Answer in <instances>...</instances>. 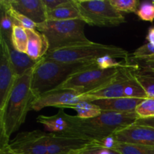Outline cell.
<instances>
[{
	"instance_id": "17",
	"label": "cell",
	"mask_w": 154,
	"mask_h": 154,
	"mask_svg": "<svg viewBox=\"0 0 154 154\" xmlns=\"http://www.w3.org/2000/svg\"><path fill=\"white\" fill-rule=\"evenodd\" d=\"M11 61L17 76L20 77L29 69L34 68L40 60L36 61L29 57L26 53L20 52L13 48L11 42H7Z\"/></svg>"
},
{
	"instance_id": "37",
	"label": "cell",
	"mask_w": 154,
	"mask_h": 154,
	"mask_svg": "<svg viewBox=\"0 0 154 154\" xmlns=\"http://www.w3.org/2000/svg\"><path fill=\"white\" fill-rule=\"evenodd\" d=\"M146 40L148 41L149 43L154 45V26H151L148 29V32L146 36Z\"/></svg>"
},
{
	"instance_id": "12",
	"label": "cell",
	"mask_w": 154,
	"mask_h": 154,
	"mask_svg": "<svg viewBox=\"0 0 154 154\" xmlns=\"http://www.w3.org/2000/svg\"><path fill=\"white\" fill-rule=\"evenodd\" d=\"M36 121L45 126L50 133L75 136L73 116L66 114L64 108H60L57 114L53 116H38Z\"/></svg>"
},
{
	"instance_id": "13",
	"label": "cell",
	"mask_w": 154,
	"mask_h": 154,
	"mask_svg": "<svg viewBox=\"0 0 154 154\" xmlns=\"http://www.w3.org/2000/svg\"><path fill=\"white\" fill-rule=\"evenodd\" d=\"M118 142L154 146V128L132 124L114 134Z\"/></svg>"
},
{
	"instance_id": "24",
	"label": "cell",
	"mask_w": 154,
	"mask_h": 154,
	"mask_svg": "<svg viewBox=\"0 0 154 154\" xmlns=\"http://www.w3.org/2000/svg\"><path fill=\"white\" fill-rule=\"evenodd\" d=\"M0 4L4 5L5 8L7 9L9 14H10L11 16L12 17V18L15 20L17 25L20 26L26 29H36L37 25H36L33 21H32L31 20L29 19L28 17L24 16L23 14H20V12L14 10V9L11 6V5L9 4L8 0H1V1H0Z\"/></svg>"
},
{
	"instance_id": "35",
	"label": "cell",
	"mask_w": 154,
	"mask_h": 154,
	"mask_svg": "<svg viewBox=\"0 0 154 154\" xmlns=\"http://www.w3.org/2000/svg\"><path fill=\"white\" fill-rule=\"evenodd\" d=\"M134 124L139 125V126H147L154 128V117L148 119H138Z\"/></svg>"
},
{
	"instance_id": "21",
	"label": "cell",
	"mask_w": 154,
	"mask_h": 154,
	"mask_svg": "<svg viewBox=\"0 0 154 154\" xmlns=\"http://www.w3.org/2000/svg\"><path fill=\"white\" fill-rule=\"evenodd\" d=\"M1 9V27H0V37L3 38L5 42H11L13 28L17 25L14 20L9 14L4 5L0 4Z\"/></svg>"
},
{
	"instance_id": "38",
	"label": "cell",
	"mask_w": 154,
	"mask_h": 154,
	"mask_svg": "<svg viewBox=\"0 0 154 154\" xmlns=\"http://www.w3.org/2000/svg\"><path fill=\"white\" fill-rule=\"evenodd\" d=\"M150 60H154V55L151 56V57H147V58L142 59V60H139L138 61L140 62H145V61H150Z\"/></svg>"
},
{
	"instance_id": "9",
	"label": "cell",
	"mask_w": 154,
	"mask_h": 154,
	"mask_svg": "<svg viewBox=\"0 0 154 154\" xmlns=\"http://www.w3.org/2000/svg\"><path fill=\"white\" fill-rule=\"evenodd\" d=\"M10 146L20 154H48V133L38 129L20 132Z\"/></svg>"
},
{
	"instance_id": "25",
	"label": "cell",
	"mask_w": 154,
	"mask_h": 154,
	"mask_svg": "<svg viewBox=\"0 0 154 154\" xmlns=\"http://www.w3.org/2000/svg\"><path fill=\"white\" fill-rule=\"evenodd\" d=\"M116 150L121 154H154V146L119 142Z\"/></svg>"
},
{
	"instance_id": "36",
	"label": "cell",
	"mask_w": 154,
	"mask_h": 154,
	"mask_svg": "<svg viewBox=\"0 0 154 154\" xmlns=\"http://www.w3.org/2000/svg\"><path fill=\"white\" fill-rule=\"evenodd\" d=\"M141 63H142V69L144 70L153 71L154 72V60L141 62Z\"/></svg>"
},
{
	"instance_id": "14",
	"label": "cell",
	"mask_w": 154,
	"mask_h": 154,
	"mask_svg": "<svg viewBox=\"0 0 154 154\" xmlns=\"http://www.w3.org/2000/svg\"><path fill=\"white\" fill-rule=\"evenodd\" d=\"M8 2L14 10L28 17L36 25L48 20L43 0H8Z\"/></svg>"
},
{
	"instance_id": "26",
	"label": "cell",
	"mask_w": 154,
	"mask_h": 154,
	"mask_svg": "<svg viewBox=\"0 0 154 154\" xmlns=\"http://www.w3.org/2000/svg\"><path fill=\"white\" fill-rule=\"evenodd\" d=\"M138 119H148L154 117V98L144 99L135 109Z\"/></svg>"
},
{
	"instance_id": "5",
	"label": "cell",
	"mask_w": 154,
	"mask_h": 154,
	"mask_svg": "<svg viewBox=\"0 0 154 154\" xmlns=\"http://www.w3.org/2000/svg\"><path fill=\"white\" fill-rule=\"evenodd\" d=\"M105 57L127 60L129 53L120 47L92 42L73 48L49 51L45 58L63 63H94L99 58Z\"/></svg>"
},
{
	"instance_id": "34",
	"label": "cell",
	"mask_w": 154,
	"mask_h": 154,
	"mask_svg": "<svg viewBox=\"0 0 154 154\" xmlns=\"http://www.w3.org/2000/svg\"><path fill=\"white\" fill-rule=\"evenodd\" d=\"M0 154H20L15 152L11 147L9 139L0 138Z\"/></svg>"
},
{
	"instance_id": "3",
	"label": "cell",
	"mask_w": 154,
	"mask_h": 154,
	"mask_svg": "<svg viewBox=\"0 0 154 154\" xmlns=\"http://www.w3.org/2000/svg\"><path fill=\"white\" fill-rule=\"evenodd\" d=\"M94 63H63L44 57L35 67L32 79L31 88L35 99L57 88L71 75Z\"/></svg>"
},
{
	"instance_id": "2",
	"label": "cell",
	"mask_w": 154,
	"mask_h": 154,
	"mask_svg": "<svg viewBox=\"0 0 154 154\" xmlns=\"http://www.w3.org/2000/svg\"><path fill=\"white\" fill-rule=\"evenodd\" d=\"M138 119L135 113L110 111H103L100 115L90 119L73 116L75 136L91 141H100L134 124Z\"/></svg>"
},
{
	"instance_id": "11",
	"label": "cell",
	"mask_w": 154,
	"mask_h": 154,
	"mask_svg": "<svg viewBox=\"0 0 154 154\" xmlns=\"http://www.w3.org/2000/svg\"><path fill=\"white\" fill-rule=\"evenodd\" d=\"M90 142L79 137L48 133V154H76Z\"/></svg>"
},
{
	"instance_id": "8",
	"label": "cell",
	"mask_w": 154,
	"mask_h": 154,
	"mask_svg": "<svg viewBox=\"0 0 154 154\" xmlns=\"http://www.w3.org/2000/svg\"><path fill=\"white\" fill-rule=\"evenodd\" d=\"M0 112H2L17 78L11 61L8 47L2 37H0Z\"/></svg>"
},
{
	"instance_id": "32",
	"label": "cell",
	"mask_w": 154,
	"mask_h": 154,
	"mask_svg": "<svg viewBox=\"0 0 154 154\" xmlns=\"http://www.w3.org/2000/svg\"><path fill=\"white\" fill-rule=\"evenodd\" d=\"M96 142L98 145L102 146V147H105V148L108 149H113V150H116V147L118 145L119 142L117 141V139L114 137V135H109V136L106 137V138H103V139L100 140V141H93Z\"/></svg>"
},
{
	"instance_id": "16",
	"label": "cell",
	"mask_w": 154,
	"mask_h": 154,
	"mask_svg": "<svg viewBox=\"0 0 154 154\" xmlns=\"http://www.w3.org/2000/svg\"><path fill=\"white\" fill-rule=\"evenodd\" d=\"M28 36V45L26 54L32 60L38 61L46 56L49 44L45 35L37 29H26Z\"/></svg>"
},
{
	"instance_id": "23",
	"label": "cell",
	"mask_w": 154,
	"mask_h": 154,
	"mask_svg": "<svg viewBox=\"0 0 154 154\" xmlns=\"http://www.w3.org/2000/svg\"><path fill=\"white\" fill-rule=\"evenodd\" d=\"M135 78L138 80L145 90L147 97L154 98V72L153 71L136 70L134 73Z\"/></svg>"
},
{
	"instance_id": "39",
	"label": "cell",
	"mask_w": 154,
	"mask_h": 154,
	"mask_svg": "<svg viewBox=\"0 0 154 154\" xmlns=\"http://www.w3.org/2000/svg\"><path fill=\"white\" fill-rule=\"evenodd\" d=\"M153 3H154V1H153Z\"/></svg>"
},
{
	"instance_id": "22",
	"label": "cell",
	"mask_w": 154,
	"mask_h": 154,
	"mask_svg": "<svg viewBox=\"0 0 154 154\" xmlns=\"http://www.w3.org/2000/svg\"><path fill=\"white\" fill-rule=\"evenodd\" d=\"M11 43L13 48L22 53H26L28 45V36L26 29L20 26L15 25L12 32Z\"/></svg>"
},
{
	"instance_id": "31",
	"label": "cell",
	"mask_w": 154,
	"mask_h": 154,
	"mask_svg": "<svg viewBox=\"0 0 154 154\" xmlns=\"http://www.w3.org/2000/svg\"><path fill=\"white\" fill-rule=\"evenodd\" d=\"M95 63L99 68L103 69H111V68H118L123 66V64L119 63L115 59L111 57H101V58L96 60Z\"/></svg>"
},
{
	"instance_id": "19",
	"label": "cell",
	"mask_w": 154,
	"mask_h": 154,
	"mask_svg": "<svg viewBox=\"0 0 154 154\" xmlns=\"http://www.w3.org/2000/svg\"><path fill=\"white\" fill-rule=\"evenodd\" d=\"M66 108H71L77 112V116L82 119H90L100 115L103 111L93 102L80 101L79 102L70 105Z\"/></svg>"
},
{
	"instance_id": "29",
	"label": "cell",
	"mask_w": 154,
	"mask_h": 154,
	"mask_svg": "<svg viewBox=\"0 0 154 154\" xmlns=\"http://www.w3.org/2000/svg\"><path fill=\"white\" fill-rule=\"evenodd\" d=\"M76 154H121L117 150L105 148L99 146L94 141H91L90 144L85 148L82 149Z\"/></svg>"
},
{
	"instance_id": "15",
	"label": "cell",
	"mask_w": 154,
	"mask_h": 154,
	"mask_svg": "<svg viewBox=\"0 0 154 154\" xmlns=\"http://www.w3.org/2000/svg\"><path fill=\"white\" fill-rule=\"evenodd\" d=\"M144 99L135 98H113L102 99L93 101L95 105H98L102 111H110L117 113H135L137 106Z\"/></svg>"
},
{
	"instance_id": "1",
	"label": "cell",
	"mask_w": 154,
	"mask_h": 154,
	"mask_svg": "<svg viewBox=\"0 0 154 154\" xmlns=\"http://www.w3.org/2000/svg\"><path fill=\"white\" fill-rule=\"evenodd\" d=\"M34 68L16 80L4 110L0 112V138H10L25 122L35 99L31 88Z\"/></svg>"
},
{
	"instance_id": "6",
	"label": "cell",
	"mask_w": 154,
	"mask_h": 154,
	"mask_svg": "<svg viewBox=\"0 0 154 154\" xmlns=\"http://www.w3.org/2000/svg\"><path fill=\"white\" fill-rule=\"evenodd\" d=\"M128 66L126 64L121 67L103 69L94 63L71 75L56 89H68L78 92L81 95L87 94L112 82Z\"/></svg>"
},
{
	"instance_id": "18",
	"label": "cell",
	"mask_w": 154,
	"mask_h": 154,
	"mask_svg": "<svg viewBox=\"0 0 154 154\" xmlns=\"http://www.w3.org/2000/svg\"><path fill=\"white\" fill-rule=\"evenodd\" d=\"M48 20H70L82 19L75 0H71L68 4L64 5L54 11L48 12Z\"/></svg>"
},
{
	"instance_id": "33",
	"label": "cell",
	"mask_w": 154,
	"mask_h": 154,
	"mask_svg": "<svg viewBox=\"0 0 154 154\" xmlns=\"http://www.w3.org/2000/svg\"><path fill=\"white\" fill-rule=\"evenodd\" d=\"M44 4L46 8L47 13L54 11L64 5L68 4L71 2V0H43Z\"/></svg>"
},
{
	"instance_id": "27",
	"label": "cell",
	"mask_w": 154,
	"mask_h": 154,
	"mask_svg": "<svg viewBox=\"0 0 154 154\" xmlns=\"http://www.w3.org/2000/svg\"><path fill=\"white\" fill-rule=\"evenodd\" d=\"M110 2L117 11L125 13L136 14L140 6L138 0H110Z\"/></svg>"
},
{
	"instance_id": "20",
	"label": "cell",
	"mask_w": 154,
	"mask_h": 154,
	"mask_svg": "<svg viewBox=\"0 0 154 154\" xmlns=\"http://www.w3.org/2000/svg\"><path fill=\"white\" fill-rule=\"evenodd\" d=\"M135 71L136 70L133 71L130 74V75L126 81L124 87L125 97L146 99V98H147V95L142 86L140 84L138 80L135 78V75H134Z\"/></svg>"
},
{
	"instance_id": "4",
	"label": "cell",
	"mask_w": 154,
	"mask_h": 154,
	"mask_svg": "<svg viewBox=\"0 0 154 154\" xmlns=\"http://www.w3.org/2000/svg\"><path fill=\"white\" fill-rule=\"evenodd\" d=\"M86 22L82 19L51 20L37 25L36 29L43 33L49 44V51H58L87 45L89 40L84 32Z\"/></svg>"
},
{
	"instance_id": "28",
	"label": "cell",
	"mask_w": 154,
	"mask_h": 154,
	"mask_svg": "<svg viewBox=\"0 0 154 154\" xmlns=\"http://www.w3.org/2000/svg\"><path fill=\"white\" fill-rule=\"evenodd\" d=\"M136 14L141 20L153 23L154 20V3L153 1L141 3Z\"/></svg>"
},
{
	"instance_id": "7",
	"label": "cell",
	"mask_w": 154,
	"mask_h": 154,
	"mask_svg": "<svg viewBox=\"0 0 154 154\" xmlns=\"http://www.w3.org/2000/svg\"><path fill=\"white\" fill-rule=\"evenodd\" d=\"M82 20L90 26L114 27L126 23L125 17L110 0H75Z\"/></svg>"
},
{
	"instance_id": "30",
	"label": "cell",
	"mask_w": 154,
	"mask_h": 154,
	"mask_svg": "<svg viewBox=\"0 0 154 154\" xmlns=\"http://www.w3.org/2000/svg\"><path fill=\"white\" fill-rule=\"evenodd\" d=\"M154 55V45L150 43H147L137 48L132 54L135 60H139Z\"/></svg>"
},
{
	"instance_id": "10",
	"label": "cell",
	"mask_w": 154,
	"mask_h": 154,
	"mask_svg": "<svg viewBox=\"0 0 154 154\" xmlns=\"http://www.w3.org/2000/svg\"><path fill=\"white\" fill-rule=\"evenodd\" d=\"M82 101V95L68 89H54L43 93L35 99L32 110L41 111L46 107L66 108L70 105Z\"/></svg>"
}]
</instances>
